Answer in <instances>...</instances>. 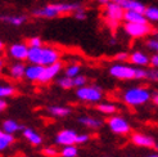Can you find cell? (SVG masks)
I'll return each instance as SVG.
<instances>
[{
	"mask_svg": "<svg viewBox=\"0 0 158 157\" xmlns=\"http://www.w3.org/2000/svg\"><path fill=\"white\" fill-rule=\"evenodd\" d=\"M152 99V94L147 88L143 86H134L123 93V102L129 106H141Z\"/></svg>",
	"mask_w": 158,
	"mask_h": 157,
	"instance_id": "obj_1",
	"label": "cell"
},
{
	"mask_svg": "<svg viewBox=\"0 0 158 157\" xmlns=\"http://www.w3.org/2000/svg\"><path fill=\"white\" fill-rule=\"evenodd\" d=\"M76 97L84 100V102H89V103H97L102 98H103V91L99 86L97 85H84L81 88H77L76 90Z\"/></svg>",
	"mask_w": 158,
	"mask_h": 157,
	"instance_id": "obj_2",
	"label": "cell"
},
{
	"mask_svg": "<svg viewBox=\"0 0 158 157\" xmlns=\"http://www.w3.org/2000/svg\"><path fill=\"white\" fill-rule=\"evenodd\" d=\"M123 30L130 37L140 39V37H144V36H147V35H149L152 32V26L149 25L148 22H143V23L125 22Z\"/></svg>",
	"mask_w": 158,
	"mask_h": 157,
	"instance_id": "obj_3",
	"label": "cell"
},
{
	"mask_svg": "<svg viewBox=\"0 0 158 157\" xmlns=\"http://www.w3.org/2000/svg\"><path fill=\"white\" fill-rule=\"evenodd\" d=\"M109 75L120 80H131V78H135L136 68L125 63H114L109 67Z\"/></svg>",
	"mask_w": 158,
	"mask_h": 157,
	"instance_id": "obj_4",
	"label": "cell"
},
{
	"mask_svg": "<svg viewBox=\"0 0 158 157\" xmlns=\"http://www.w3.org/2000/svg\"><path fill=\"white\" fill-rule=\"evenodd\" d=\"M108 128L110 129V131L114 133V134L118 135H125V134H129L131 128H130V124L127 122V120H125L122 116H112L109 117L108 121H107Z\"/></svg>",
	"mask_w": 158,
	"mask_h": 157,
	"instance_id": "obj_5",
	"label": "cell"
},
{
	"mask_svg": "<svg viewBox=\"0 0 158 157\" xmlns=\"http://www.w3.org/2000/svg\"><path fill=\"white\" fill-rule=\"evenodd\" d=\"M104 19L106 21H113V22H121L123 19V15H125V9L118 5L114 2H110L107 5H104Z\"/></svg>",
	"mask_w": 158,
	"mask_h": 157,
	"instance_id": "obj_6",
	"label": "cell"
},
{
	"mask_svg": "<svg viewBox=\"0 0 158 157\" xmlns=\"http://www.w3.org/2000/svg\"><path fill=\"white\" fill-rule=\"evenodd\" d=\"M28 49L30 46L26 43H15L12 44L8 49V54L9 57L15 59V61H27V56H28Z\"/></svg>",
	"mask_w": 158,
	"mask_h": 157,
	"instance_id": "obj_7",
	"label": "cell"
},
{
	"mask_svg": "<svg viewBox=\"0 0 158 157\" xmlns=\"http://www.w3.org/2000/svg\"><path fill=\"white\" fill-rule=\"evenodd\" d=\"M76 139H77V133L75 130L64 129V130H60L58 134L55 135V143L64 147V146L76 144Z\"/></svg>",
	"mask_w": 158,
	"mask_h": 157,
	"instance_id": "obj_8",
	"label": "cell"
},
{
	"mask_svg": "<svg viewBox=\"0 0 158 157\" xmlns=\"http://www.w3.org/2000/svg\"><path fill=\"white\" fill-rule=\"evenodd\" d=\"M62 63L58 61V62H55V63L53 65H49V66H45L44 67V71L40 76V80H39V83H41V84H46V83H49L52 81L53 78L57 76L60 71H62Z\"/></svg>",
	"mask_w": 158,
	"mask_h": 157,
	"instance_id": "obj_9",
	"label": "cell"
},
{
	"mask_svg": "<svg viewBox=\"0 0 158 157\" xmlns=\"http://www.w3.org/2000/svg\"><path fill=\"white\" fill-rule=\"evenodd\" d=\"M60 58V53L58 49L53 48V46H43V58H41V65L43 66H49L55 62H58Z\"/></svg>",
	"mask_w": 158,
	"mask_h": 157,
	"instance_id": "obj_10",
	"label": "cell"
},
{
	"mask_svg": "<svg viewBox=\"0 0 158 157\" xmlns=\"http://www.w3.org/2000/svg\"><path fill=\"white\" fill-rule=\"evenodd\" d=\"M32 15L36 18H46V19H52V18H55L58 17L59 13L55 8V4H48L45 6H41V8H37L32 12Z\"/></svg>",
	"mask_w": 158,
	"mask_h": 157,
	"instance_id": "obj_11",
	"label": "cell"
},
{
	"mask_svg": "<svg viewBox=\"0 0 158 157\" xmlns=\"http://www.w3.org/2000/svg\"><path fill=\"white\" fill-rule=\"evenodd\" d=\"M131 142L135 146H139V147H145V148L156 147V142H154V139L152 137L145 135V134H140V133H135V134H132Z\"/></svg>",
	"mask_w": 158,
	"mask_h": 157,
	"instance_id": "obj_12",
	"label": "cell"
},
{
	"mask_svg": "<svg viewBox=\"0 0 158 157\" xmlns=\"http://www.w3.org/2000/svg\"><path fill=\"white\" fill-rule=\"evenodd\" d=\"M112 2L121 5L125 11H138V12H145V5L138 0H112Z\"/></svg>",
	"mask_w": 158,
	"mask_h": 157,
	"instance_id": "obj_13",
	"label": "cell"
},
{
	"mask_svg": "<svg viewBox=\"0 0 158 157\" xmlns=\"http://www.w3.org/2000/svg\"><path fill=\"white\" fill-rule=\"evenodd\" d=\"M44 67L43 65H32L30 63V66L26 67V74L25 77L30 81H39L40 80V76L44 71Z\"/></svg>",
	"mask_w": 158,
	"mask_h": 157,
	"instance_id": "obj_14",
	"label": "cell"
},
{
	"mask_svg": "<svg viewBox=\"0 0 158 157\" xmlns=\"http://www.w3.org/2000/svg\"><path fill=\"white\" fill-rule=\"evenodd\" d=\"M129 61L135 66L144 67V66H148L149 63H151V57H148L145 53L140 52V50H135L134 53L130 54Z\"/></svg>",
	"mask_w": 158,
	"mask_h": 157,
	"instance_id": "obj_15",
	"label": "cell"
},
{
	"mask_svg": "<svg viewBox=\"0 0 158 157\" xmlns=\"http://www.w3.org/2000/svg\"><path fill=\"white\" fill-rule=\"evenodd\" d=\"M123 21L125 22H134V23L148 22L145 14L143 12H138V11H125Z\"/></svg>",
	"mask_w": 158,
	"mask_h": 157,
	"instance_id": "obj_16",
	"label": "cell"
},
{
	"mask_svg": "<svg viewBox=\"0 0 158 157\" xmlns=\"http://www.w3.org/2000/svg\"><path fill=\"white\" fill-rule=\"evenodd\" d=\"M43 58V46H30L27 61L32 65H41Z\"/></svg>",
	"mask_w": 158,
	"mask_h": 157,
	"instance_id": "obj_17",
	"label": "cell"
},
{
	"mask_svg": "<svg viewBox=\"0 0 158 157\" xmlns=\"http://www.w3.org/2000/svg\"><path fill=\"white\" fill-rule=\"evenodd\" d=\"M77 121H78V124H81V125H84V126H86V128H89V129H99L100 126H102V122L100 120H98V119H95V117H91V116H80L77 119Z\"/></svg>",
	"mask_w": 158,
	"mask_h": 157,
	"instance_id": "obj_18",
	"label": "cell"
},
{
	"mask_svg": "<svg viewBox=\"0 0 158 157\" xmlns=\"http://www.w3.org/2000/svg\"><path fill=\"white\" fill-rule=\"evenodd\" d=\"M26 74V67L21 62H17V63H13L9 68V75L12 78H15V80H19V78L25 77Z\"/></svg>",
	"mask_w": 158,
	"mask_h": 157,
	"instance_id": "obj_19",
	"label": "cell"
},
{
	"mask_svg": "<svg viewBox=\"0 0 158 157\" xmlns=\"http://www.w3.org/2000/svg\"><path fill=\"white\" fill-rule=\"evenodd\" d=\"M23 137H25L28 142L32 144V146H40L43 143V138L40 134H37V133L32 129H23Z\"/></svg>",
	"mask_w": 158,
	"mask_h": 157,
	"instance_id": "obj_20",
	"label": "cell"
},
{
	"mask_svg": "<svg viewBox=\"0 0 158 157\" xmlns=\"http://www.w3.org/2000/svg\"><path fill=\"white\" fill-rule=\"evenodd\" d=\"M26 15H2V21L12 26H21L26 22Z\"/></svg>",
	"mask_w": 158,
	"mask_h": 157,
	"instance_id": "obj_21",
	"label": "cell"
},
{
	"mask_svg": "<svg viewBox=\"0 0 158 157\" xmlns=\"http://www.w3.org/2000/svg\"><path fill=\"white\" fill-rule=\"evenodd\" d=\"M2 126H3V130H4V131L10 133V134H14L15 131H18V130H21V129L23 128L22 125H19L17 121H14V120H12V119L4 120Z\"/></svg>",
	"mask_w": 158,
	"mask_h": 157,
	"instance_id": "obj_22",
	"label": "cell"
},
{
	"mask_svg": "<svg viewBox=\"0 0 158 157\" xmlns=\"http://www.w3.org/2000/svg\"><path fill=\"white\" fill-rule=\"evenodd\" d=\"M14 142V135L10 134V133H6V131H2L0 133V150L4 151L9 147L12 143Z\"/></svg>",
	"mask_w": 158,
	"mask_h": 157,
	"instance_id": "obj_23",
	"label": "cell"
},
{
	"mask_svg": "<svg viewBox=\"0 0 158 157\" xmlns=\"http://www.w3.org/2000/svg\"><path fill=\"white\" fill-rule=\"evenodd\" d=\"M48 111L50 115L55 117H64L71 113V109L68 107H63V106H50L48 108Z\"/></svg>",
	"mask_w": 158,
	"mask_h": 157,
	"instance_id": "obj_24",
	"label": "cell"
},
{
	"mask_svg": "<svg viewBox=\"0 0 158 157\" xmlns=\"http://www.w3.org/2000/svg\"><path fill=\"white\" fill-rule=\"evenodd\" d=\"M57 84L59 88L62 89H71L75 86V83H73V77H69V76H63V77H59L57 78Z\"/></svg>",
	"mask_w": 158,
	"mask_h": 157,
	"instance_id": "obj_25",
	"label": "cell"
},
{
	"mask_svg": "<svg viewBox=\"0 0 158 157\" xmlns=\"http://www.w3.org/2000/svg\"><path fill=\"white\" fill-rule=\"evenodd\" d=\"M145 17L151 22H158V8L157 6H147L145 8Z\"/></svg>",
	"mask_w": 158,
	"mask_h": 157,
	"instance_id": "obj_26",
	"label": "cell"
},
{
	"mask_svg": "<svg viewBox=\"0 0 158 157\" xmlns=\"http://www.w3.org/2000/svg\"><path fill=\"white\" fill-rule=\"evenodd\" d=\"M98 108V111H100L102 113H104V115H113L116 112V106L112 104V103H99L97 106Z\"/></svg>",
	"mask_w": 158,
	"mask_h": 157,
	"instance_id": "obj_27",
	"label": "cell"
},
{
	"mask_svg": "<svg viewBox=\"0 0 158 157\" xmlns=\"http://www.w3.org/2000/svg\"><path fill=\"white\" fill-rule=\"evenodd\" d=\"M78 153V150L76 148L75 144H71V146H64L62 148L60 155L62 157H76Z\"/></svg>",
	"mask_w": 158,
	"mask_h": 157,
	"instance_id": "obj_28",
	"label": "cell"
},
{
	"mask_svg": "<svg viewBox=\"0 0 158 157\" xmlns=\"http://www.w3.org/2000/svg\"><path fill=\"white\" fill-rule=\"evenodd\" d=\"M14 91H15V89H14V86H12V85L5 84V85L0 86V97L2 98H6V97L13 95Z\"/></svg>",
	"mask_w": 158,
	"mask_h": 157,
	"instance_id": "obj_29",
	"label": "cell"
},
{
	"mask_svg": "<svg viewBox=\"0 0 158 157\" xmlns=\"http://www.w3.org/2000/svg\"><path fill=\"white\" fill-rule=\"evenodd\" d=\"M64 75L69 76V77H76L77 75H80V66H78V65H69L66 68Z\"/></svg>",
	"mask_w": 158,
	"mask_h": 157,
	"instance_id": "obj_30",
	"label": "cell"
},
{
	"mask_svg": "<svg viewBox=\"0 0 158 157\" xmlns=\"http://www.w3.org/2000/svg\"><path fill=\"white\" fill-rule=\"evenodd\" d=\"M73 83L76 88H81V86L86 85V83H88V77L84 75H77L76 77H73Z\"/></svg>",
	"mask_w": 158,
	"mask_h": 157,
	"instance_id": "obj_31",
	"label": "cell"
},
{
	"mask_svg": "<svg viewBox=\"0 0 158 157\" xmlns=\"http://www.w3.org/2000/svg\"><path fill=\"white\" fill-rule=\"evenodd\" d=\"M147 46H148V49L154 50L156 53H158V37L149 39V40H147Z\"/></svg>",
	"mask_w": 158,
	"mask_h": 157,
	"instance_id": "obj_32",
	"label": "cell"
},
{
	"mask_svg": "<svg viewBox=\"0 0 158 157\" xmlns=\"http://www.w3.org/2000/svg\"><path fill=\"white\" fill-rule=\"evenodd\" d=\"M27 44H28V46H43L41 39H40V37H37V36H34V37L28 39Z\"/></svg>",
	"mask_w": 158,
	"mask_h": 157,
	"instance_id": "obj_33",
	"label": "cell"
},
{
	"mask_svg": "<svg viewBox=\"0 0 158 157\" xmlns=\"http://www.w3.org/2000/svg\"><path fill=\"white\" fill-rule=\"evenodd\" d=\"M135 78H138V80H141V78H148V71H147V70H144L143 67L136 68Z\"/></svg>",
	"mask_w": 158,
	"mask_h": 157,
	"instance_id": "obj_34",
	"label": "cell"
},
{
	"mask_svg": "<svg viewBox=\"0 0 158 157\" xmlns=\"http://www.w3.org/2000/svg\"><path fill=\"white\" fill-rule=\"evenodd\" d=\"M43 153L45 156H48V157H55L58 155V151L55 150V148H53V147H46V148L43 150Z\"/></svg>",
	"mask_w": 158,
	"mask_h": 157,
	"instance_id": "obj_35",
	"label": "cell"
},
{
	"mask_svg": "<svg viewBox=\"0 0 158 157\" xmlns=\"http://www.w3.org/2000/svg\"><path fill=\"white\" fill-rule=\"evenodd\" d=\"M90 139L89 134H77V139H76V144H84Z\"/></svg>",
	"mask_w": 158,
	"mask_h": 157,
	"instance_id": "obj_36",
	"label": "cell"
},
{
	"mask_svg": "<svg viewBox=\"0 0 158 157\" xmlns=\"http://www.w3.org/2000/svg\"><path fill=\"white\" fill-rule=\"evenodd\" d=\"M73 15H75V18L78 19V21H84V19H86V12L84 11V8H81V9L76 11V12L73 13Z\"/></svg>",
	"mask_w": 158,
	"mask_h": 157,
	"instance_id": "obj_37",
	"label": "cell"
},
{
	"mask_svg": "<svg viewBox=\"0 0 158 157\" xmlns=\"http://www.w3.org/2000/svg\"><path fill=\"white\" fill-rule=\"evenodd\" d=\"M114 58H116V61H118V62H125V61H127V59L130 58V54L122 52V53H118Z\"/></svg>",
	"mask_w": 158,
	"mask_h": 157,
	"instance_id": "obj_38",
	"label": "cell"
},
{
	"mask_svg": "<svg viewBox=\"0 0 158 157\" xmlns=\"http://www.w3.org/2000/svg\"><path fill=\"white\" fill-rule=\"evenodd\" d=\"M151 65L153 68H158V53H156V54H153V56L151 57Z\"/></svg>",
	"mask_w": 158,
	"mask_h": 157,
	"instance_id": "obj_39",
	"label": "cell"
},
{
	"mask_svg": "<svg viewBox=\"0 0 158 157\" xmlns=\"http://www.w3.org/2000/svg\"><path fill=\"white\" fill-rule=\"evenodd\" d=\"M148 78H151V80H158V68L148 71Z\"/></svg>",
	"mask_w": 158,
	"mask_h": 157,
	"instance_id": "obj_40",
	"label": "cell"
},
{
	"mask_svg": "<svg viewBox=\"0 0 158 157\" xmlns=\"http://www.w3.org/2000/svg\"><path fill=\"white\" fill-rule=\"evenodd\" d=\"M5 108H6V102L4 100V98H2V100H0V111H4Z\"/></svg>",
	"mask_w": 158,
	"mask_h": 157,
	"instance_id": "obj_41",
	"label": "cell"
},
{
	"mask_svg": "<svg viewBox=\"0 0 158 157\" xmlns=\"http://www.w3.org/2000/svg\"><path fill=\"white\" fill-rule=\"evenodd\" d=\"M110 2H112V0H98V3H99L100 5H103V6H104V5H107V4H108V3H110Z\"/></svg>",
	"mask_w": 158,
	"mask_h": 157,
	"instance_id": "obj_42",
	"label": "cell"
},
{
	"mask_svg": "<svg viewBox=\"0 0 158 157\" xmlns=\"http://www.w3.org/2000/svg\"><path fill=\"white\" fill-rule=\"evenodd\" d=\"M152 100H153V103H154V104H157V106H158V93H156L152 97Z\"/></svg>",
	"mask_w": 158,
	"mask_h": 157,
	"instance_id": "obj_43",
	"label": "cell"
},
{
	"mask_svg": "<svg viewBox=\"0 0 158 157\" xmlns=\"http://www.w3.org/2000/svg\"><path fill=\"white\" fill-rule=\"evenodd\" d=\"M148 157H158V155H151V156H148Z\"/></svg>",
	"mask_w": 158,
	"mask_h": 157,
	"instance_id": "obj_44",
	"label": "cell"
},
{
	"mask_svg": "<svg viewBox=\"0 0 158 157\" xmlns=\"http://www.w3.org/2000/svg\"><path fill=\"white\" fill-rule=\"evenodd\" d=\"M156 148H157V150H158V144H156Z\"/></svg>",
	"mask_w": 158,
	"mask_h": 157,
	"instance_id": "obj_45",
	"label": "cell"
}]
</instances>
